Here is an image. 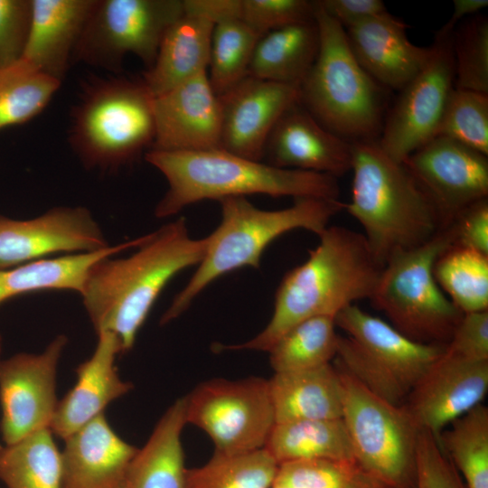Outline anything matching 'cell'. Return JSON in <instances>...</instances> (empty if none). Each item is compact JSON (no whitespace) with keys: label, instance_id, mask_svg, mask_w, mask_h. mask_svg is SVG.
Segmentation results:
<instances>
[{"label":"cell","instance_id":"1","mask_svg":"<svg viewBox=\"0 0 488 488\" xmlns=\"http://www.w3.org/2000/svg\"><path fill=\"white\" fill-rule=\"evenodd\" d=\"M208 243V236L192 238L181 217L146 234L128 257L95 263L80 296L96 333L112 332L122 353L130 351L162 290L176 274L202 261Z\"/></svg>","mask_w":488,"mask_h":488},{"label":"cell","instance_id":"2","mask_svg":"<svg viewBox=\"0 0 488 488\" xmlns=\"http://www.w3.org/2000/svg\"><path fill=\"white\" fill-rule=\"evenodd\" d=\"M307 259L288 271L275 296L267 326L239 344L222 350L268 352L296 324L316 316H335L361 299H371L383 267L372 255L362 233L342 226H328Z\"/></svg>","mask_w":488,"mask_h":488},{"label":"cell","instance_id":"3","mask_svg":"<svg viewBox=\"0 0 488 488\" xmlns=\"http://www.w3.org/2000/svg\"><path fill=\"white\" fill-rule=\"evenodd\" d=\"M145 160L166 178L168 189L155 216L168 218L204 200L248 194L339 200L338 179L326 174L279 168L223 149L165 152L148 150Z\"/></svg>","mask_w":488,"mask_h":488},{"label":"cell","instance_id":"4","mask_svg":"<svg viewBox=\"0 0 488 488\" xmlns=\"http://www.w3.org/2000/svg\"><path fill=\"white\" fill-rule=\"evenodd\" d=\"M351 201L345 210L363 228V236L384 267L395 253L419 247L444 227L403 163L390 158L378 140L352 142Z\"/></svg>","mask_w":488,"mask_h":488},{"label":"cell","instance_id":"5","mask_svg":"<svg viewBox=\"0 0 488 488\" xmlns=\"http://www.w3.org/2000/svg\"><path fill=\"white\" fill-rule=\"evenodd\" d=\"M221 220L210 234L204 257L185 286L163 314L160 324L179 317L212 281L235 269L258 268L263 251L282 234L304 229L319 236L343 210L340 200L303 197L285 209L267 211L243 196L219 201Z\"/></svg>","mask_w":488,"mask_h":488},{"label":"cell","instance_id":"6","mask_svg":"<svg viewBox=\"0 0 488 488\" xmlns=\"http://www.w3.org/2000/svg\"><path fill=\"white\" fill-rule=\"evenodd\" d=\"M314 2L319 49L299 85L298 101L323 127L349 142L379 140L388 89L362 69L344 28Z\"/></svg>","mask_w":488,"mask_h":488},{"label":"cell","instance_id":"7","mask_svg":"<svg viewBox=\"0 0 488 488\" xmlns=\"http://www.w3.org/2000/svg\"><path fill=\"white\" fill-rule=\"evenodd\" d=\"M154 97L144 81L98 80L85 90L73 112L70 143L90 169L114 171L152 147Z\"/></svg>","mask_w":488,"mask_h":488},{"label":"cell","instance_id":"8","mask_svg":"<svg viewBox=\"0 0 488 488\" xmlns=\"http://www.w3.org/2000/svg\"><path fill=\"white\" fill-rule=\"evenodd\" d=\"M454 242L448 225L427 243L393 254L370 299L396 330L415 342L446 346L463 315L434 277L436 258Z\"/></svg>","mask_w":488,"mask_h":488},{"label":"cell","instance_id":"9","mask_svg":"<svg viewBox=\"0 0 488 488\" xmlns=\"http://www.w3.org/2000/svg\"><path fill=\"white\" fill-rule=\"evenodd\" d=\"M339 335L336 367L382 399L402 406L445 346L415 342L353 304L334 318Z\"/></svg>","mask_w":488,"mask_h":488},{"label":"cell","instance_id":"10","mask_svg":"<svg viewBox=\"0 0 488 488\" xmlns=\"http://www.w3.org/2000/svg\"><path fill=\"white\" fill-rule=\"evenodd\" d=\"M336 369L343 387L342 419L355 461L388 488H415L419 429L403 406L382 399Z\"/></svg>","mask_w":488,"mask_h":488},{"label":"cell","instance_id":"11","mask_svg":"<svg viewBox=\"0 0 488 488\" xmlns=\"http://www.w3.org/2000/svg\"><path fill=\"white\" fill-rule=\"evenodd\" d=\"M186 398V420L209 436L214 453L236 455L264 448L276 424L268 380L212 379Z\"/></svg>","mask_w":488,"mask_h":488},{"label":"cell","instance_id":"12","mask_svg":"<svg viewBox=\"0 0 488 488\" xmlns=\"http://www.w3.org/2000/svg\"><path fill=\"white\" fill-rule=\"evenodd\" d=\"M183 14L182 0H98L73 59L115 70L131 53L149 69Z\"/></svg>","mask_w":488,"mask_h":488},{"label":"cell","instance_id":"13","mask_svg":"<svg viewBox=\"0 0 488 488\" xmlns=\"http://www.w3.org/2000/svg\"><path fill=\"white\" fill-rule=\"evenodd\" d=\"M425 67L401 90L388 109L378 140L393 160L403 163L414 151L437 136L455 88L452 33H436Z\"/></svg>","mask_w":488,"mask_h":488},{"label":"cell","instance_id":"14","mask_svg":"<svg viewBox=\"0 0 488 488\" xmlns=\"http://www.w3.org/2000/svg\"><path fill=\"white\" fill-rule=\"evenodd\" d=\"M68 337L59 334L41 353L0 361L1 433L5 446L50 428L58 404L56 374Z\"/></svg>","mask_w":488,"mask_h":488},{"label":"cell","instance_id":"15","mask_svg":"<svg viewBox=\"0 0 488 488\" xmlns=\"http://www.w3.org/2000/svg\"><path fill=\"white\" fill-rule=\"evenodd\" d=\"M435 207L443 227L488 198V156L436 136L403 162Z\"/></svg>","mask_w":488,"mask_h":488},{"label":"cell","instance_id":"16","mask_svg":"<svg viewBox=\"0 0 488 488\" xmlns=\"http://www.w3.org/2000/svg\"><path fill=\"white\" fill-rule=\"evenodd\" d=\"M109 246L100 225L83 206H56L28 220L0 214V269Z\"/></svg>","mask_w":488,"mask_h":488},{"label":"cell","instance_id":"17","mask_svg":"<svg viewBox=\"0 0 488 488\" xmlns=\"http://www.w3.org/2000/svg\"><path fill=\"white\" fill-rule=\"evenodd\" d=\"M487 390L488 361H467L443 352L402 406L419 430L437 438L454 420L482 404Z\"/></svg>","mask_w":488,"mask_h":488},{"label":"cell","instance_id":"18","mask_svg":"<svg viewBox=\"0 0 488 488\" xmlns=\"http://www.w3.org/2000/svg\"><path fill=\"white\" fill-rule=\"evenodd\" d=\"M221 149L261 161L267 140L283 113L299 99V85L245 76L219 96Z\"/></svg>","mask_w":488,"mask_h":488},{"label":"cell","instance_id":"19","mask_svg":"<svg viewBox=\"0 0 488 488\" xmlns=\"http://www.w3.org/2000/svg\"><path fill=\"white\" fill-rule=\"evenodd\" d=\"M155 135L149 150L202 151L221 148V109L207 70L154 98Z\"/></svg>","mask_w":488,"mask_h":488},{"label":"cell","instance_id":"20","mask_svg":"<svg viewBox=\"0 0 488 488\" xmlns=\"http://www.w3.org/2000/svg\"><path fill=\"white\" fill-rule=\"evenodd\" d=\"M263 158L276 167L326 174L338 179L352 169V143L326 129L296 101L272 129Z\"/></svg>","mask_w":488,"mask_h":488},{"label":"cell","instance_id":"21","mask_svg":"<svg viewBox=\"0 0 488 488\" xmlns=\"http://www.w3.org/2000/svg\"><path fill=\"white\" fill-rule=\"evenodd\" d=\"M407 28L408 24L389 13L344 29L359 64L388 90H401L425 67L432 53L431 45L413 44Z\"/></svg>","mask_w":488,"mask_h":488},{"label":"cell","instance_id":"22","mask_svg":"<svg viewBox=\"0 0 488 488\" xmlns=\"http://www.w3.org/2000/svg\"><path fill=\"white\" fill-rule=\"evenodd\" d=\"M97 336L92 355L77 367L76 383L58 401L51 423L52 434L63 440L104 414L109 403L133 388L132 383L119 377L115 365L117 356L122 353L117 335L100 331Z\"/></svg>","mask_w":488,"mask_h":488},{"label":"cell","instance_id":"23","mask_svg":"<svg viewBox=\"0 0 488 488\" xmlns=\"http://www.w3.org/2000/svg\"><path fill=\"white\" fill-rule=\"evenodd\" d=\"M61 488H126L138 448L124 441L101 414L64 439Z\"/></svg>","mask_w":488,"mask_h":488},{"label":"cell","instance_id":"24","mask_svg":"<svg viewBox=\"0 0 488 488\" xmlns=\"http://www.w3.org/2000/svg\"><path fill=\"white\" fill-rule=\"evenodd\" d=\"M98 0H32L28 41L21 60L60 80Z\"/></svg>","mask_w":488,"mask_h":488},{"label":"cell","instance_id":"25","mask_svg":"<svg viewBox=\"0 0 488 488\" xmlns=\"http://www.w3.org/2000/svg\"><path fill=\"white\" fill-rule=\"evenodd\" d=\"M213 23L185 12L165 33L154 64L142 80L158 97L197 73L207 70Z\"/></svg>","mask_w":488,"mask_h":488},{"label":"cell","instance_id":"26","mask_svg":"<svg viewBox=\"0 0 488 488\" xmlns=\"http://www.w3.org/2000/svg\"><path fill=\"white\" fill-rule=\"evenodd\" d=\"M268 386L276 423L342 418L343 387L339 371L331 363L274 373Z\"/></svg>","mask_w":488,"mask_h":488},{"label":"cell","instance_id":"27","mask_svg":"<svg viewBox=\"0 0 488 488\" xmlns=\"http://www.w3.org/2000/svg\"><path fill=\"white\" fill-rule=\"evenodd\" d=\"M186 398L177 399L155 425L131 461L126 488H185L186 467L182 432Z\"/></svg>","mask_w":488,"mask_h":488},{"label":"cell","instance_id":"28","mask_svg":"<svg viewBox=\"0 0 488 488\" xmlns=\"http://www.w3.org/2000/svg\"><path fill=\"white\" fill-rule=\"evenodd\" d=\"M145 235L93 252L51 257L0 269V305L10 298L43 290L82 292L89 269L99 260L135 249Z\"/></svg>","mask_w":488,"mask_h":488},{"label":"cell","instance_id":"29","mask_svg":"<svg viewBox=\"0 0 488 488\" xmlns=\"http://www.w3.org/2000/svg\"><path fill=\"white\" fill-rule=\"evenodd\" d=\"M318 49L319 31L314 19L270 31L258 40L248 75L300 85L311 69Z\"/></svg>","mask_w":488,"mask_h":488},{"label":"cell","instance_id":"30","mask_svg":"<svg viewBox=\"0 0 488 488\" xmlns=\"http://www.w3.org/2000/svg\"><path fill=\"white\" fill-rule=\"evenodd\" d=\"M264 449L278 465L314 459L355 461L342 418L276 423Z\"/></svg>","mask_w":488,"mask_h":488},{"label":"cell","instance_id":"31","mask_svg":"<svg viewBox=\"0 0 488 488\" xmlns=\"http://www.w3.org/2000/svg\"><path fill=\"white\" fill-rule=\"evenodd\" d=\"M0 480L7 488H61V453L51 428L3 446Z\"/></svg>","mask_w":488,"mask_h":488},{"label":"cell","instance_id":"32","mask_svg":"<svg viewBox=\"0 0 488 488\" xmlns=\"http://www.w3.org/2000/svg\"><path fill=\"white\" fill-rule=\"evenodd\" d=\"M466 488H488V408L483 403L454 420L436 438Z\"/></svg>","mask_w":488,"mask_h":488},{"label":"cell","instance_id":"33","mask_svg":"<svg viewBox=\"0 0 488 488\" xmlns=\"http://www.w3.org/2000/svg\"><path fill=\"white\" fill-rule=\"evenodd\" d=\"M330 316L306 319L289 329L267 352L274 373L314 369L335 358L339 334Z\"/></svg>","mask_w":488,"mask_h":488},{"label":"cell","instance_id":"34","mask_svg":"<svg viewBox=\"0 0 488 488\" xmlns=\"http://www.w3.org/2000/svg\"><path fill=\"white\" fill-rule=\"evenodd\" d=\"M434 277L462 314L488 310V255L452 245L436 258Z\"/></svg>","mask_w":488,"mask_h":488},{"label":"cell","instance_id":"35","mask_svg":"<svg viewBox=\"0 0 488 488\" xmlns=\"http://www.w3.org/2000/svg\"><path fill=\"white\" fill-rule=\"evenodd\" d=\"M278 464L264 449L214 453L204 465L186 469L185 488H271Z\"/></svg>","mask_w":488,"mask_h":488},{"label":"cell","instance_id":"36","mask_svg":"<svg viewBox=\"0 0 488 488\" xmlns=\"http://www.w3.org/2000/svg\"><path fill=\"white\" fill-rule=\"evenodd\" d=\"M61 83L23 60L0 70V129L37 116Z\"/></svg>","mask_w":488,"mask_h":488},{"label":"cell","instance_id":"37","mask_svg":"<svg viewBox=\"0 0 488 488\" xmlns=\"http://www.w3.org/2000/svg\"><path fill=\"white\" fill-rule=\"evenodd\" d=\"M261 37L240 19L214 24L207 73L218 96L248 75L255 47Z\"/></svg>","mask_w":488,"mask_h":488},{"label":"cell","instance_id":"38","mask_svg":"<svg viewBox=\"0 0 488 488\" xmlns=\"http://www.w3.org/2000/svg\"><path fill=\"white\" fill-rule=\"evenodd\" d=\"M271 488H388L356 461L314 459L278 465Z\"/></svg>","mask_w":488,"mask_h":488},{"label":"cell","instance_id":"39","mask_svg":"<svg viewBox=\"0 0 488 488\" xmlns=\"http://www.w3.org/2000/svg\"><path fill=\"white\" fill-rule=\"evenodd\" d=\"M455 89L488 94V19L468 17L452 33Z\"/></svg>","mask_w":488,"mask_h":488},{"label":"cell","instance_id":"40","mask_svg":"<svg viewBox=\"0 0 488 488\" xmlns=\"http://www.w3.org/2000/svg\"><path fill=\"white\" fill-rule=\"evenodd\" d=\"M437 136L488 156V94L454 88Z\"/></svg>","mask_w":488,"mask_h":488},{"label":"cell","instance_id":"41","mask_svg":"<svg viewBox=\"0 0 488 488\" xmlns=\"http://www.w3.org/2000/svg\"><path fill=\"white\" fill-rule=\"evenodd\" d=\"M315 2L307 0H240V20L264 35L314 19Z\"/></svg>","mask_w":488,"mask_h":488},{"label":"cell","instance_id":"42","mask_svg":"<svg viewBox=\"0 0 488 488\" xmlns=\"http://www.w3.org/2000/svg\"><path fill=\"white\" fill-rule=\"evenodd\" d=\"M415 488H466L436 437L424 430L417 442Z\"/></svg>","mask_w":488,"mask_h":488},{"label":"cell","instance_id":"43","mask_svg":"<svg viewBox=\"0 0 488 488\" xmlns=\"http://www.w3.org/2000/svg\"><path fill=\"white\" fill-rule=\"evenodd\" d=\"M32 21V0H0V70L18 62Z\"/></svg>","mask_w":488,"mask_h":488},{"label":"cell","instance_id":"44","mask_svg":"<svg viewBox=\"0 0 488 488\" xmlns=\"http://www.w3.org/2000/svg\"><path fill=\"white\" fill-rule=\"evenodd\" d=\"M444 352L467 361H488V310L463 314Z\"/></svg>","mask_w":488,"mask_h":488},{"label":"cell","instance_id":"45","mask_svg":"<svg viewBox=\"0 0 488 488\" xmlns=\"http://www.w3.org/2000/svg\"><path fill=\"white\" fill-rule=\"evenodd\" d=\"M449 225L455 232L454 245L488 255V198L465 208Z\"/></svg>","mask_w":488,"mask_h":488},{"label":"cell","instance_id":"46","mask_svg":"<svg viewBox=\"0 0 488 488\" xmlns=\"http://www.w3.org/2000/svg\"><path fill=\"white\" fill-rule=\"evenodd\" d=\"M319 7L344 29L365 20L388 14L380 0H318Z\"/></svg>","mask_w":488,"mask_h":488},{"label":"cell","instance_id":"47","mask_svg":"<svg viewBox=\"0 0 488 488\" xmlns=\"http://www.w3.org/2000/svg\"><path fill=\"white\" fill-rule=\"evenodd\" d=\"M183 10L210 20L213 24L240 19V0H183Z\"/></svg>","mask_w":488,"mask_h":488},{"label":"cell","instance_id":"48","mask_svg":"<svg viewBox=\"0 0 488 488\" xmlns=\"http://www.w3.org/2000/svg\"><path fill=\"white\" fill-rule=\"evenodd\" d=\"M488 5L487 0H454L450 19L436 32L442 35L453 33L456 24L465 17L474 15Z\"/></svg>","mask_w":488,"mask_h":488},{"label":"cell","instance_id":"49","mask_svg":"<svg viewBox=\"0 0 488 488\" xmlns=\"http://www.w3.org/2000/svg\"><path fill=\"white\" fill-rule=\"evenodd\" d=\"M2 343H3V339H2V335L0 333V353H1V351H2ZM2 449H3V446L0 444V452H1Z\"/></svg>","mask_w":488,"mask_h":488}]
</instances>
